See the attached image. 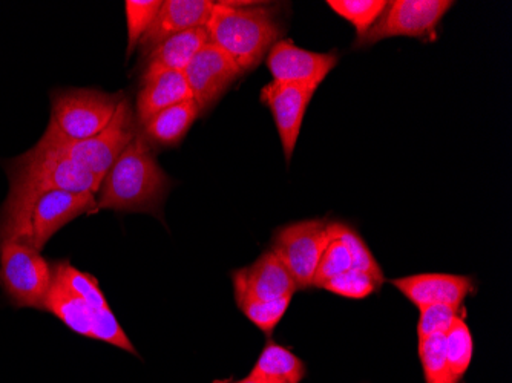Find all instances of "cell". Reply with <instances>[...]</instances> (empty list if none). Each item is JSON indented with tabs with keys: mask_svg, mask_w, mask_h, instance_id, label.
Returning <instances> with one entry per match:
<instances>
[{
	"mask_svg": "<svg viewBox=\"0 0 512 383\" xmlns=\"http://www.w3.org/2000/svg\"><path fill=\"white\" fill-rule=\"evenodd\" d=\"M45 311L53 313L80 336L135 354L134 345L112 313L99 281L89 273L80 272L69 262H57L53 269Z\"/></svg>",
	"mask_w": 512,
	"mask_h": 383,
	"instance_id": "cell-1",
	"label": "cell"
},
{
	"mask_svg": "<svg viewBox=\"0 0 512 383\" xmlns=\"http://www.w3.org/2000/svg\"><path fill=\"white\" fill-rule=\"evenodd\" d=\"M171 186V178L161 169L151 145L137 129L100 183L96 212L111 209L160 215Z\"/></svg>",
	"mask_w": 512,
	"mask_h": 383,
	"instance_id": "cell-2",
	"label": "cell"
},
{
	"mask_svg": "<svg viewBox=\"0 0 512 383\" xmlns=\"http://www.w3.org/2000/svg\"><path fill=\"white\" fill-rule=\"evenodd\" d=\"M97 197L68 190H10L0 215V239H20L37 252L66 224L94 213Z\"/></svg>",
	"mask_w": 512,
	"mask_h": 383,
	"instance_id": "cell-3",
	"label": "cell"
},
{
	"mask_svg": "<svg viewBox=\"0 0 512 383\" xmlns=\"http://www.w3.org/2000/svg\"><path fill=\"white\" fill-rule=\"evenodd\" d=\"M209 43L247 73L263 62L281 36L272 10L241 2H217L206 23Z\"/></svg>",
	"mask_w": 512,
	"mask_h": 383,
	"instance_id": "cell-4",
	"label": "cell"
},
{
	"mask_svg": "<svg viewBox=\"0 0 512 383\" xmlns=\"http://www.w3.org/2000/svg\"><path fill=\"white\" fill-rule=\"evenodd\" d=\"M135 132L137 129H135V115L132 112L131 103L123 97L120 99L111 123L96 137L83 141H71L46 128L36 148L68 158L102 181L115 160L131 143Z\"/></svg>",
	"mask_w": 512,
	"mask_h": 383,
	"instance_id": "cell-5",
	"label": "cell"
},
{
	"mask_svg": "<svg viewBox=\"0 0 512 383\" xmlns=\"http://www.w3.org/2000/svg\"><path fill=\"white\" fill-rule=\"evenodd\" d=\"M10 175V190H68L77 194L99 192L102 181L83 169L79 164L62 155L34 146L7 166Z\"/></svg>",
	"mask_w": 512,
	"mask_h": 383,
	"instance_id": "cell-6",
	"label": "cell"
},
{
	"mask_svg": "<svg viewBox=\"0 0 512 383\" xmlns=\"http://www.w3.org/2000/svg\"><path fill=\"white\" fill-rule=\"evenodd\" d=\"M119 95L97 89H59L51 94L48 129L71 141L96 137L111 123Z\"/></svg>",
	"mask_w": 512,
	"mask_h": 383,
	"instance_id": "cell-7",
	"label": "cell"
},
{
	"mask_svg": "<svg viewBox=\"0 0 512 383\" xmlns=\"http://www.w3.org/2000/svg\"><path fill=\"white\" fill-rule=\"evenodd\" d=\"M53 281L46 259L20 239H0V284L17 307L45 310Z\"/></svg>",
	"mask_w": 512,
	"mask_h": 383,
	"instance_id": "cell-8",
	"label": "cell"
},
{
	"mask_svg": "<svg viewBox=\"0 0 512 383\" xmlns=\"http://www.w3.org/2000/svg\"><path fill=\"white\" fill-rule=\"evenodd\" d=\"M332 239L327 221H298L276 230L270 250L283 262L298 290L312 289L319 259Z\"/></svg>",
	"mask_w": 512,
	"mask_h": 383,
	"instance_id": "cell-9",
	"label": "cell"
},
{
	"mask_svg": "<svg viewBox=\"0 0 512 383\" xmlns=\"http://www.w3.org/2000/svg\"><path fill=\"white\" fill-rule=\"evenodd\" d=\"M451 0H393L388 2L378 22L356 45H375L390 37L425 39L436 31L440 20L451 10Z\"/></svg>",
	"mask_w": 512,
	"mask_h": 383,
	"instance_id": "cell-10",
	"label": "cell"
},
{
	"mask_svg": "<svg viewBox=\"0 0 512 383\" xmlns=\"http://www.w3.org/2000/svg\"><path fill=\"white\" fill-rule=\"evenodd\" d=\"M183 74L201 115L215 106L227 89L243 76V71L220 48L207 43Z\"/></svg>",
	"mask_w": 512,
	"mask_h": 383,
	"instance_id": "cell-11",
	"label": "cell"
},
{
	"mask_svg": "<svg viewBox=\"0 0 512 383\" xmlns=\"http://www.w3.org/2000/svg\"><path fill=\"white\" fill-rule=\"evenodd\" d=\"M273 82L318 86L332 73L338 54L302 50L292 40L279 39L267 54Z\"/></svg>",
	"mask_w": 512,
	"mask_h": 383,
	"instance_id": "cell-12",
	"label": "cell"
},
{
	"mask_svg": "<svg viewBox=\"0 0 512 383\" xmlns=\"http://www.w3.org/2000/svg\"><path fill=\"white\" fill-rule=\"evenodd\" d=\"M318 86L270 82L261 91V102L272 112L287 163L295 154L304 115Z\"/></svg>",
	"mask_w": 512,
	"mask_h": 383,
	"instance_id": "cell-13",
	"label": "cell"
},
{
	"mask_svg": "<svg viewBox=\"0 0 512 383\" xmlns=\"http://www.w3.org/2000/svg\"><path fill=\"white\" fill-rule=\"evenodd\" d=\"M232 281L237 301H276L281 298H293L298 292L292 276L272 250L264 252L252 266L234 272Z\"/></svg>",
	"mask_w": 512,
	"mask_h": 383,
	"instance_id": "cell-14",
	"label": "cell"
},
{
	"mask_svg": "<svg viewBox=\"0 0 512 383\" xmlns=\"http://www.w3.org/2000/svg\"><path fill=\"white\" fill-rule=\"evenodd\" d=\"M391 284L407 296L417 308L444 304L459 308L474 290L470 276L448 275V273H421L393 279Z\"/></svg>",
	"mask_w": 512,
	"mask_h": 383,
	"instance_id": "cell-15",
	"label": "cell"
},
{
	"mask_svg": "<svg viewBox=\"0 0 512 383\" xmlns=\"http://www.w3.org/2000/svg\"><path fill=\"white\" fill-rule=\"evenodd\" d=\"M214 5L215 2L212 0H166L163 2L151 27L140 40L143 54L146 56L149 51L154 50L155 46L175 34L206 27Z\"/></svg>",
	"mask_w": 512,
	"mask_h": 383,
	"instance_id": "cell-16",
	"label": "cell"
},
{
	"mask_svg": "<svg viewBox=\"0 0 512 383\" xmlns=\"http://www.w3.org/2000/svg\"><path fill=\"white\" fill-rule=\"evenodd\" d=\"M209 43L206 28H194L163 40L146 54L142 83L163 73H184L195 56Z\"/></svg>",
	"mask_w": 512,
	"mask_h": 383,
	"instance_id": "cell-17",
	"label": "cell"
},
{
	"mask_svg": "<svg viewBox=\"0 0 512 383\" xmlns=\"http://www.w3.org/2000/svg\"><path fill=\"white\" fill-rule=\"evenodd\" d=\"M192 100L191 89L183 73H163L142 83V89L135 100V117L140 126L149 118L171 106Z\"/></svg>",
	"mask_w": 512,
	"mask_h": 383,
	"instance_id": "cell-18",
	"label": "cell"
},
{
	"mask_svg": "<svg viewBox=\"0 0 512 383\" xmlns=\"http://www.w3.org/2000/svg\"><path fill=\"white\" fill-rule=\"evenodd\" d=\"M198 117H200V109L197 103L194 100H188L158 112L157 115L149 118L140 131L149 145L172 148L180 145Z\"/></svg>",
	"mask_w": 512,
	"mask_h": 383,
	"instance_id": "cell-19",
	"label": "cell"
},
{
	"mask_svg": "<svg viewBox=\"0 0 512 383\" xmlns=\"http://www.w3.org/2000/svg\"><path fill=\"white\" fill-rule=\"evenodd\" d=\"M250 376L263 383H299L306 376V365L286 347L269 342Z\"/></svg>",
	"mask_w": 512,
	"mask_h": 383,
	"instance_id": "cell-20",
	"label": "cell"
},
{
	"mask_svg": "<svg viewBox=\"0 0 512 383\" xmlns=\"http://www.w3.org/2000/svg\"><path fill=\"white\" fill-rule=\"evenodd\" d=\"M447 361L454 383H459L473 361V336L462 316L454 319L450 330L445 333Z\"/></svg>",
	"mask_w": 512,
	"mask_h": 383,
	"instance_id": "cell-21",
	"label": "cell"
},
{
	"mask_svg": "<svg viewBox=\"0 0 512 383\" xmlns=\"http://www.w3.org/2000/svg\"><path fill=\"white\" fill-rule=\"evenodd\" d=\"M330 233H332V238L341 241L350 253L353 270L368 273V275L378 279L381 284H384V272H382L381 266H379L375 256L370 252L358 232H355L347 224L330 223Z\"/></svg>",
	"mask_w": 512,
	"mask_h": 383,
	"instance_id": "cell-22",
	"label": "cell"
},
{
	"mask_svg": "<svg viewBox=\"0 0 512 383\" xmlns=\"http://www.w3.org/2000/svg\"><path fill=\"white\" fill-rule=\"evenodd\" d=\"M387 4L385 0H329L327 2L336 14L356 28L358 33L356 40L362 39L378 22Z\"/></svg>",
	"mask_w": 512,
	"mask_h": 383,
	"instance_id": "cell-23",
	"label": "cell"
},
{
	"mask_svg": "<svg viewBox=\"0 0 512 383\" xmlns=\"http://www.w3.org/2000/svg\"><path fill=\"white\" fill-rule=\"evenodd\" d=\"M419 356L427 383H454L447 361L445 333L431 334L419 339Z\"/></svg>",
	"mask_w": 512,
	"mask_h": 383,
	"instance_id": "cell-24",
	"label": "cell"
},
{
	"mask_svg": "<svg viewBox=\"0 0 512 383\" xmlns=\"http://www.w3.org/2000/svg\"><path fill=\"white\" fill-rule=\"evenodd\" d=\"M292 298H281L276 301H255V299H241L237 301L243 315L266 334H272L276 325L286 315Z\"/></svg>",
	"mask_w": 512,
	"mask_h": 383,
	"instance_id": "cell-25",
	"label": "cell"
},
{
	"mask_svg": "<svg viewBox=\"0 0 512 383\" xmlns=\"http://www.w3.org/2000/svg\"><path fill=\"white\" fill-rule=\"evenodd\" d=\"M382 285L384 284L368 273L352 269L324 282L321 289L327 290L333 295L342 296V298L365 299L378 292Z\"/></svg>",
	"mask_w": 512,
	"mask_h": 383,
	"instance_id": "cell-26",
	"label": "cell"
},
{
	"mask_svg": "<svg viewBox=\"0 0 512 383\" xmlns=\"http://www.w3.org/2000/svg\"><path fill=\"white\" fill-rule=\"evenodd\" d=\"M160 0H126V22H128V56L134 53L146 31L160 11Z\"/></svg>",
	"mask_w": 512,
	"mask_h": 383,
	"instance_id": "cell-27",
	"label": "cell"
},
{
	"mask_svg": "<svg viewBox=\"0 0 512 383\" xmlns=\"http://www.w3.org/2000/svg\"><path fill=\"white\" fill-rule=\"evenodd\" d=\"M352 270V258L350 253L345 249L344 244L338 239H332L329 246L325 247L321 259H319L318 270H316L315 281L313 287L321 289V285L341 273Z\"/></svg>",
	"mask_w": 512,
	"mask_h": 383,
	"instance_id": "cell-28",
	"label": "cell"
},
{
	"mask_svg": "<svg viewBox=\"0 0 512 383\" xmlns=\"http://www.w3.org/2000/svg\"><path fill=\"white\" fill-rule=\"evenodd\" d=\"M419 310H421V316L417 322L419 339L427 338L431 334L447 333L453 325L454 319L459 316V308L451 307V305H427Z\"/></svg>",
	"mask_w": 512,
	"mask_h": 383,
	"instance_id": "cell-29",
	"label": "cell"
},
{
	"mask_svg": "<svg viewBox=\"0 0 512 383\" xmlns=\"http://www.w3.org/2000/svg\"><path fill=\"white\" fill-rule=\"evenodd\" d=\"M235 383H263V382H261V380L256 379V377L249 376V377H246V379L240 380V382H235Z\"/></svg>",
	"mask_w": 512,
	"mask_h": 383,
	"instance_id": "cell-30",
	"label": "cell"
}]
</instances>
